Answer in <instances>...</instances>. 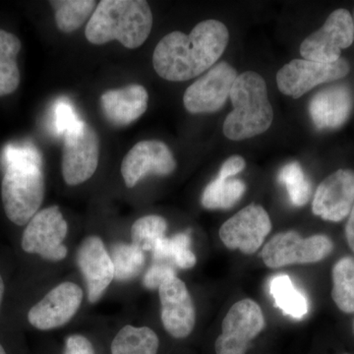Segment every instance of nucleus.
Here are the masks:
<instances>
[{"label":"nucleus","mask_w":354,"mask_h":354,"mask_svg":"<svg viewBox=\"0 0 354 354\" xmlns=\"http://www.w3.org/2000/svg\"><path fill=\"white\" fill-rule=\"evenodd\" d=\"M228 41L230 32L223 23L202 21L189 35L172 32L160 39L153 51V68L171 82L190 80L220 59Z\"/></svg>","instance_id":"1"},{"label":"nucleus","mask_w":354,"mask_h":354,"mask_svg":"<svg viewBox=\"0 0 354 354\" xmlns=\"http://www.w3.org/2000/svg\"><path fill=\"white\" fill-rule=\"evenodd\" d=\"M153 26V14L144 0H102L86 26L90 43L104 44L118 39L127 48L142 46Z\"/></svg>","instance_id":"2"},{"label":"nucleus","mask_w":354,"mask_h":354,"mask_svg":"<svg viewBox=\"0 0 354 354\" xmlns=\"http://www.w3.org/2000/svg\"><path fill=\"white\" fill-rule=\"evenodd\" d=\"M230 101L234 106L223 123V134L232 141H241L262 134L271 127L274 111L268 97L267 85L260 74L247 71L237 76Z\"/></svg>","instance_id":"3"},{"label":"nucleus","mask_w":354,"mask_h":354,"mask_svg":"<svg viewBox=\"0 0 354 354\" xmlns=\"http://www.w3.org/2000/svg\"><path fill=\"white\" fill-rule=\"evenodd\" d=\"M46 191L41 167L10 165L6 167L1 183L4 212L9 221L25 225L43 204Z\"/></svg>","instance_id":"4"},{"label":"nucleus","mask_w":354,"mask_h":354,"mask_svg":"<svg viewBox=\"0 0 354 354\" xmlns=\"http://www.w3.org/2000/svg\"><path fill=\"white\" fill-rule=\"evenodd\" d=\"M334 243L327 235L317 234L302 239L297 232H279L263 248L261 257L271 269L295 264H313L332 253Z\"/></svg>","instance_id":"5"},{"label":"nucleus","mask_w":354,"mask_h":354,"mask_svg":"<svg viewBox=\"0 0 354 354\" xmlns=\"http://www.w3.org/2000/svg\"><path fill=\"white\" fill-rule=\"evenodd\" d=\"M68 225L57 206L41 209L27 223L21 241L26 253L36 254L44 260L59 262L66 258L64 241Z\"/></svg>","instance_id":"6"},{"label":"nucleus","mask_w":354,"mask_h":354,"mask_svg":"<svg viewBox=\"0 0 354 354\" xmlns=\"http://www.w3.org/2000/svg\"><path fill=\"white\" fill-rule=\"evenodd\" d=\"M99 158V137L81 120L64 135L62 167L65 183L75 186L88 180L97 171Z\"/></svg>","instance_id":"7"},{"label":"nucleus","mask_w":354,"mask_h":354,"mask_svg":"<svg viewBox=\"0 0 354 354\" xmlns=\"http://www.w3.org/2000/svg\"><path fill=\"white\" fill-rule=\"evenodd\" d=\"M353 15L346 9L330 14L325 24L302 41L300 55L306 60L332 64L341 58L342 50L353 43Z\"/></svg>","instance_id":"8"},{"label":"nucleus","mask_w":354,"mask_h":354,"mask_svg":"<svg viewBox=\"0 0 354 354\" xmlns=\"http://www.w3.org/2000/svg\"><path fill=\"white\" fill-rule=\"evenodd\" d=\"M265 317L259 304L242 299L232 305L216 339V354H246L250 342L264 330Z\"/></svg>","instance_id":"9"},{"label":"nucleus","mask_w":354,"mask_h":354,"mask_svg":"<svg viewBox=\"0 0 354 354\" xmlns=\"http://www.w3.org/2000/svg\"><path fill=\"white\" fill-rule=\"evenodd\" d=\"M351 71L348 60L339 58L332 64L293 59L277 73V84L283 95L299 99L307 92L323 83L339 80Z\"/></svg>","instance_id":"10"},{"label":"nucleus","mask_w":354,"mask_h":354,"mask_svg":"<svg viewBox=\"0 0 354 354\" xmlns=\"http://www.w3.org/2000/svg\"><path fill=\"white\" fill-rule=\"evenodd\" d=\"M236 70L227 62L212 67L186 90L183 104L191 113H212L220 111L230 95L237 78Z\"/></svg>","instance_id":"11"},{"label":"nucleus","mask_w":354,"mask_h":354,"mask_svg":"<svg viewBox=\"0 0 354 354\" xmlns=\"http://www.w3.org/2000/svg\"><path fill=\"white\" fill-rule=\"evenodd\" d=\"M271 230V220L266 209L250 204L221 225L220 237L230 250L239 249L251 255L263 245Z\"/></svg>","instance_id":"12"},{"label":"nucleus","mask_w":354,"mask_h":354,"mask_svg":"<svg viewBox=\"0 0 354 354\" xmlns=\"http://www.w3.org/2000/svg\"><path fill=\"white\" fill-rule=\"evenodd\" d=\"M83 299L84 291L80 286L72 281H64L29 310L28 321L37 330L58 329L76 315Z\"/></svg>","instance_id":"13"},{"label":"nucleus","mask_w":354,"mask_h":354,"mask_svg":"<svg viewBox=\"0 0 354 354\" xmlns=\"http://www.w3.org/2000/svg\"><path fill=\"white\" fill-rule=\"evenodd\" d=\"M176 167L169 147L158 140H146L133 146L123 158L121 174L125 185L132 188L149 174L169 176Z\"/></svg>","instance_id":"14"},{"label":"nucleus","mask_w":354,"mask_h":354,"mask_svg":"<svg viewBox=\"0 0 354 354\" xmlns=\"http://www.w3.org/2000/svg\"><path fill=\"white\" fill-rule=\"evenodd\" d=\"M158 295L165 330L176 339H185L196 324V310L187 286L174 277L160 286Z\"/></svg>","instance_id":"15"},{"label":"nucleus","mask_w":354,"mask_h":354,"mask_svg":"<svg viewBox=\"0 0 354 354\" xmlns=\"http://www.w3.org/2000/svg\"><path fill=\"white\" fill-rule=\"evenodd\" d=\"M77 264L87 285L88 300L99 301L114 279V266L104 241L97 235L86 237L77 251Z\"/></svg>","instance_id":"16"},{"label":"nucleus","mask_w":354,"mask_h":354,"mask_svg":"<svg viewBox=\"0 0 354 354\" xmlns=\"http://www.w3.org/2000/svg\"><path fill=\"white\" fill-rule=\"evenodd\" d=\"M353 206L354 171L339 169L317 188L312 211L323 220L337 223L349 216Z\"/></svg>","instance_id":"17"},{"label":"nucleus","mask_w":354,"mask_h":354,"mask_svg":"<svg viewBox=\"0 0 354 354\" xmlns=\"http://www.w3.org/2000/svg\"><path fill=\"white\" fill-rule=\"evenodd\" d=\"M353 95L346 85H333L317 93L309 104V113L316 128L337 129L351 115Z\"/></svg>","instance_id":"18"},{"label":"nucleus","mask_w":354,"mask_h":354,"mask_svg":"<svg viewBox=\"0 0 354 354\" xmlns=\"http://www.w3.org/2000/svg\"><path fill=\"white\" fill-rule=\"evenodd\" d=\"M149 95L141 85L108 91L101 97L102 113L115 127H127L141 118L148 109Z\"/></svg>","instance_id":"19"},{"label":"nucleus","mask_w":354,"mask_h":354,"mask_svg":"<svg viewBox=\"0 0 354 354\" xmlns=\"http://www.w3.org/2000/svg\"><path fill=\"white\" fill-rule=\"evenodd\" d=\"M269 290L274 305L286 315L300 320L308 313V300L288 274H277L270 279Z\"/></svg>","instance_id":"20"},{"label":"nucleus","mask_w":354,"mask_h":354,"mask_svg":"<svg viewBox=\"0 0 354 354\" xmlns=\"http://www.w3.org/2000/svg\"><path fill=\"white\" fill-rule=\"evenodd\" d=\"M160 339L149 327L127 325L114 337L111 354H158Z\"/></svg>","instance_id":"21"},{"label":"nucleus","mask_w":354,"mask_h":354,"mask_svg":"<svg viewBox=\"0 0 354 354\" xmlns=\"http://www.w3.org/2000/svg\"><path fill=\"white\" fill-rule=\"evenodd\" d=\"M21 41L10 32L0 30V97L12 94L20 84L18 53Z\"/></svg>","instance_id":"22"},{"label":"nucleus","mask_w":354,"mask_h":354,"mask_svg":"<svg viewBox=\"0 0 354 354\" xmlns=\"http://www.w3.org/2000/svg\"><path fill=\"white\" fill-rule=\"evenodd\" d=\"M245 189V183L241 179L216 176L203 192V207L209 209L232 208L243 196Z\"/></svg>","instance_id":"23"},{"label":"nucleus","mask_w":354,"mask_h":354,"mask_svg":"<svg viewBox=\"0 0 354 354\" xmlns=\"http://www.w3.org/2000/svg\"><path fill=\"white\" fill-rule=\"evenodd\" d=\"M191 239L188 232L174 235L171 239L158 241L153 247V259L158 262L172 260L180 269L188 270L196 265V255L190 248Z\"/></svg>","instance_id":"24"},{"label":"nucleus","mask_w":354,"mask_h":354,"mask_svg":"<svg viewBox=\"0 0 354 354\" xmlns=\"http://www.w3.org/2000/svg\"><path fill=\"white\" fill-rule=\"evenodd\" d=\"M332 297L344 313H354V259L344 257L337 261L332 272Z\"/></svg>","instance_id":"25"},{"label":"nucleus","mask_w":354,"mask_h":354,"mask_svg":"<svg viewBox=\"0 0 354 354\" xmlns=\"http://www.w3.org/2000/svg\"><path fill=\"white\" fill-rule=\"evenodd\" d=\"M55 11V22L62 32L76 31L93 15L97 2L93 0H59L50 1Z\"/></svg>","instance_id":"26"},{"label":"nucleus","mask_w":354,"mask_h":354,"mask_svg":"<svg viewBox=\"0 0 354 354\" xmlns=\"http://www.w3.org/2000/svg\"><path fill=\"white\" fill-rule=\"evenodd\" d=\"M111 260L114 266V279L127 281L136 278L145 265V252L133 244L118 243L113 247Z\"/></svg>","instance_id":"27"},{"label":"nucleus","mask_w":354,"mask_h":354,"mask_svg":"<svg viewBox=\"0 0 354 354\" xmlns=\"http://www.w3.org/2000/svg\"><path fill=\"white\" fill-rule=\"evenodd\" d=\"M167 228V221L162 216L150 215L140 218L131 227V243L143 252H152L156 243L165 237Z\"/></svg>","instance_id":"28"},{"label":"nucleus","mask_w":354,"mask_h":354,"mask_svg":"<svg viewBox=\"0 0 354 354\" xmlns=\"http://www.w3.org/2000/svg\"><path fill=\"white\" fill-rule=\"evenodd\" d=\"M278 180L286 186L293 206L302 207L309 201L311 187L298 162L286 165L279 172Z\"/></svg>","instance_id":"29"},{"label":"nucleus","mask_w":354,"mask_h":354,"mask_svg":"<svg viewBox=\"0 0 354 354\" xmlns=\"http://www.w3.org/2000/svg\"><path fill=\"white\" fill-rule=\"evenodd\" d=\"M80 121L68 100L60 97L55 102L53 108V127L57 135L64 136L72 128L78 125Z\"/></svg>","instance_id":"30"},{"label":"nucleus","mask_w":354,"mask_h":354,"mask_svg":"<svg viewBox=\"0 0 354 354\" xmlns=\"http://www.w3.org/2000/svg\"><path fill=\"white\" fill-rule=\"evenodd\" d=\"M4 167L10 165H36L41 167L43 158L38 149L32 144L7 145L2 155Z\"/></svg>","instance_id":"31"},{"label":"nucleus","mask_w":354,"mask_h":354,"mask_svg":"<svg viewBox=\"0 0 354 354\" xmlns=\"http://www.w3.org/2000/svg\"><path fill=\"white\" fill-rule=\"evenodd\" d=\"M176 277V272L171 265L158 262L149 268L143 279V285L148 290H158L167 279Z\"/></svg>","instance_id":"32"},{"label":"nucleus","mask_w":354,"mask_h":354,"mask_svg":"<svg viewBox=\"0 0 354 354\" xmlns=\"http://www.w3.org/2000/svg\"><path fill=\"white\" fill-rule=\"evenodd\" d=\"M64 354H95L94 346L88 337L82 335H72L65 342Z\"/></svg>","instance_id":"33"},{"label":"nucleus","mask_w":354,"mask_h":354,"mask_svg":"<svg viewBox=\"0 0 354 354\" xmlns=\"http://www.w3.org/2000/svg\"><path fill=\"white\" fill-rule=\"evenodd\" d=\"M245 160L241 156H232L221 165L218 176L223 178H230L245 169Z\"/></svg>","instance_id":"34"},{"label":"nucleus","mask_w":354,"mask_h":354,"mask_svg":"<svg viewBox=\"0 0 354 354\" xmlns=\"http://www.w3.org/2000/svg\"><path fill=\"white\" fill-rule=\"evenodd\" d=\"M346 236L349 247L354 252V206L348 216V221L346 227Z\"/></svg>","instance_id":"35"},{"label":"nucleus","mask_w":354,"mask_h":354,"mask_svg":"<svg viewBox=\"0 0 354 354\" xmlns=\"http://www.w3.org/2000/svg\"><path fill=\"white\" fill-rule=\"evenodd\" d=\"M4 290H6V286H4L3 279L0 274V305H1L2 299H3Z\"/></svg>","instance_id":"36"},{"label":"nucleus","mask_w":354,"mask_h":354,"mask_svg":"<svg viewBox=\"0 0 354 354\" xmlns=\"http://www.w3.org/2000/svg\"><path fill=\"white\" fill-rule=\"evenodd\" d=\"M0 354H6V349L3 348L1 344H0Z\"/></svg>","instance_id":"37"},{"label":"nucleus","mask_w":354,"mask_h":354,"mask_svg":"<svg viewBox=\"0 0 354 354\" xmlns=\"http://www.w3.org/2000/svg\"><path fill=\"white\" fill-rule=\"evenodd\" d=\"M353 25H354V10H353Z\"/></svg>","instance_id":"38"},{"label":"nucleus","mask_w":354,"mask_h":354,"mask_svg":"<svg viewBox=\"0 0 354 354\" xmlns=\"http://www.w3.org/2000/svg\"><path fill=\"white\" fill-rule=\"evenodd\" d=\"M353 330H354V322H353Z\"/></svg>","instance_id":"39"},{"label":"nucleus","mask_w":354,"mask_h":354,"mask_svg":"<svg viewBox=\"0 0 354 354\" xmlns=\"http://www.w3.org/2000/svg\"><path fill=\"white\" fill-rule=\"evenodd\" d=\"M344 354H348V353H344Z\"/></svg>","instance_id":"40"}]
</instances>
